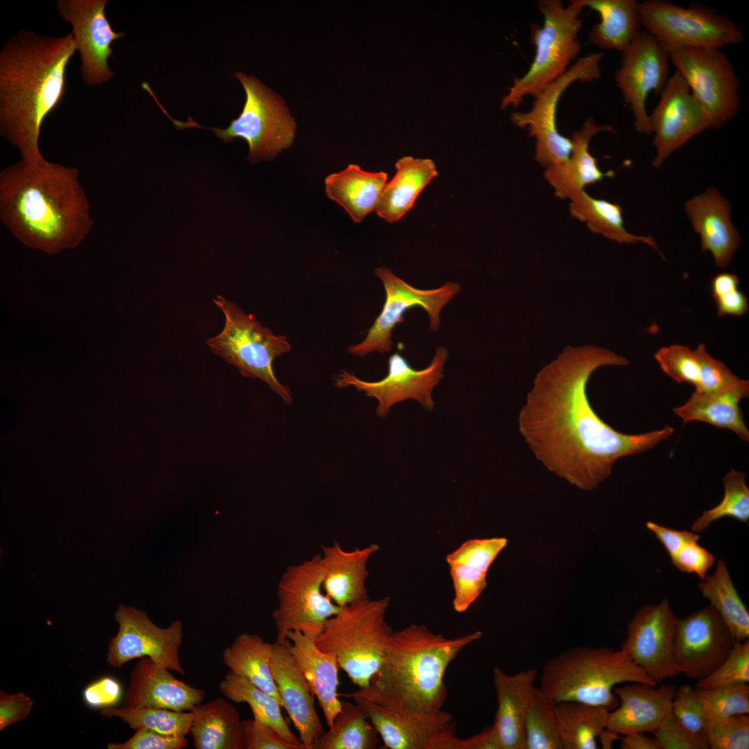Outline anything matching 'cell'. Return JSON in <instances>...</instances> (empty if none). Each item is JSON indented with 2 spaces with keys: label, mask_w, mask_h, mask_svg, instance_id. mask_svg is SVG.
<instances>
[{
  "label": "cell",
  "mask_w": 749,
  "mask_h": 749,
  "mask_svg": "<svg viewBox=\"0 0 749 749\" xmlns=\"http://www.w3.org/2000/svg\"><path fill=\"white\" fill-rule=\"evenodd\" d=\"M629 361L592 345L567 346L537 374L519 411L520 433L551 472L583 490L597 488L620 458L643 453L668 439L675 429L628 434L600 418L587 395L592 374Z\"/></svg>",
  "instance_id": "cell-1"
},
{
  "label": "cell",
  "mask_w": 749,
  "mask_h": 749,
  "mask_svg": "<svg viewBox=\"0 0 749 749\" xmlns=\"http://www.w3.org/2000/svg\"><path fill=\"white\" fill-rule=\"evenodd\" d=\"M78 171L21 157L0 173V219L26 246L49 255L77 247L93 226Z\"/></svg>",
  "instance_id": "cell-2"
},
{
  "label": "cell",
  "mask_w": 749,
  "mask_h": 749,
  "mask_svg": "<svg viewBox=\"0 0 749 749\" xmlns=\"http://www.w3.org/2000/svg\"><path fill=\"white\" fill-rule=\"evenodd\" d=\"M77 51L71 33L60 37L19 31L0 51V135L21 157L42 156L41 127L59 105L67 65Z\"/></svg>",
  "instance_id": "cell-3"
},
{
  "label": "cell",
  "mask_w": 749,
  "mask_h": 749,
  "mask_svg": "<svg viewBox=\"0 0 749 749\" xmlns=\"http://www.w3.org/2000/svg\"><path fill=\"white\" fill-rule=\"evenodd\" d=\"M482 635L477 630L447 638L415 623L394 631L370 686L338 696L361 697L401 712H439L447 696L448 666Z\"/></svg>",
  "instance_id": "cell-4"
},
{
  "label": "cell",
  "mask_w": 749,
  "mask_h": 749,
  "mask_svg": "<svg viewBox=\"0 0 749 749\" xmlns=\"http://www.w3.org/2000/svg\"><path fill=\"white\" fill-rule=\"evenodd\" d=\"M540 682V689L556 703L580 702L609 711L619 705L615 686L657 685L622 650L603 646H575L560 652L544 662Z\"/></svg>",
  "instance_id": "cell-5"
},
{
  "label": "cell",
  "mask_w": 749,
  "mask_h": 749,
  "mask_svg": "<svg viewBox=\"0 0 749 749\" xmlns=\"http://www.w3.org/2000/svg\"><path fill=\"white\" fill-rule=\"evenodd\" d=\"M390 601L389 596L367 599L341 608L315 639L320 650L336 656L359 689L370 686L393 635L385 619Z\"/></svg>",
  "instance_id": "cell-6"
},
{
  "label": "cell",
  "mask_w": 749,
  "mask_h": 749,
  "mask_svg": "<svg viewBox=\"0 0 749 749\" xmlns=\"http://www.w3.org/2000/svg\"><path fill=\"white\" fill-rule=\"evenodd\" d=\"M213 302L225 320L221 332L206 341L209 350L236 368L243 377L261 380L286 404H291V390L277 379L273 368L274 359L291 350L287 337L275 335L253 315L221 295Z\"/></svg>",
  "instance_id": "cell-7"
},
{
  "label": "cell",
  "mask_w": 749,
  "mask_h": 749,
  "mask_svg": "<svg viewBox=\"0 0 749 749\" xmlns=\"http://www.w3.org/2000/svg\"><path fill=\"white\" fill-rule=\"evenodd\" d=\"M537 4L544 19L542 26L531 25L535 55L527 72L522 78H515L502 99V109L519 106L528 95L537 96L567 71L580 49L578 35L583 26L580 17L583 8L571 3L565 7L560 0H540Z\"/></svg>",
  "instance_id": "cell-8"
},
{
  "label": "cell",
  "mask_w": 749,
  "mask_h": 749,
  "mask_svg": "<svg viewBox=\"0 0 749 749\" xmlns=\"http://www.w3.org/2000/svg\"><path fill=\"white\" fill-rule=\"evenodd\" d=\"M234 76L246 92L242 112L225 129H209L226 143L236 138L246 140L251 162L271 160L293 144L295 122L282 99L260 80L241 72Z\"/></svg>",
  "instance_id": "cell-9"
},
{
  "label": "cell",
  "mask_w": 749,
  "mask_h": 749,
  "mask_svg": "<svg viewBox=\"0 0 749 749\" xmlns=\"http://www.w3.org/2000/svg\"><path fill=\"white\" fill-rule=\"evenodd\" d=\"M639 11L641 25L663 46L722 49L744 40L740 27L707 7L647 0Z\"/></svg>",
  "instance_id": "cell-10"
},
{
  "label": "cell",
  "mask_w": 749,
  "mask_h": 749,
  "mask_svg": "<svg viewBox=\"0 0 749 749\" xmlns=\"http://www.w3.org/2000/svg\"><path fill=\"white\" fill-rule=\"evenodd\" d=\"M663 47L712 128H721L737 115L741 105L740 84L721 49Z\"/></svg>",
  "instance_id": "cell-11"
},
{
  "label": "cell",
  "mask_w": 749,
  "mask_h": 749,
  "mask_svg": "<svg viewBox=\"0 0 749 749\" xmlns=\"http://www.w3.org/2000/svg\"><path fill=\"white\" fill-rule=\"evenodd\" d=\"M324 574L320 554L286 567L278 583V607L272 614L275 642H285L293 630L315 640L327 620L340 610L323 591Z\"/></svg>",
  "instance_id": "cell-12"
},
{
  "label": "cell",
  "mask_w": 749,
  "mask_h": 749,
  "mask_svg": "<svg viewBox=\"0 0 749 749\" xmlns=\"http://www.w3.org/2000/svg\"><path fill=\"white\" fill-rule=\"evenodd\" d=\"M603 53H592L579 58L554 81L545 87L535 98L527 112H515L511 121L517 126L526 128L535 140V160L548 169L565 163L572 149L570 138L561 135L557 128L556 112L558 101L565 91L574 83L592 82L601 78L600 61Z\"/></svg>",
  "instance_id": "cell-13"
},
{
  "label": "cell",
  "mask_w": 749,
  "mask_h": 749,
  "mask_svg": "<svg viewBox=\"0 0 749 749\" xmlns=\"http://www.w3.org/2000/svg\"><path fill=\"white\" fill-rule=\"evenodd\" d=\"M375 275L384 285L386 300L381 313L363 341L347 348L348 352L359 356L374 352H390L393 346V329L404 321V313L414 307L424 309L430 320L429 328L437 331L442 309L460 291V286L452 282H447L434 289H420L408 284L385 266L377 268Z\"/></svg>",
  "instance_id": "cell-14"
},
{
  "label": "cell",
  "mask_w": 749,
  "mask_h": 749,
  "mask_svg": "<svg viewBox=\"0 0 749 749\" xmlns=\"http://www.w3.org/2000/svg\"><path fill=\"white\" fill-rule=\"evenodd\" d=\"M114 619L119 628L108 644L106 660L110 666L121 669L130 660L148 657L159 666L184 674L179 655L183 639L181 621L160 628L143 610L123 605L118 606Z\"/></svg>",
  "instance_id": "cell-15"
},
{
  "label": "cell",
  "mask_w": 749,
  "mask_h": 749,
  "mask_svg": "<svg viewBox=\"0 0 749 749\" xmlns=\"http://www.w3.org/2000/svg\"><path fill=\"white\" fill-rule=\"evenodd\" d=\"M447 356V348L438 347L429 365L422 370H415L396 352L389 356L388 374L382 379L367 381L341 370L333 378L334 386L338 388L354 386L367 396L377 399L379 404L376 413L381 417L388 415L393 405L411 399L431 411L435 405L431 392L443 378Z\"/></svg>",
  "instance_id": "cell-16"
},
{
  "label": "cell",
  "mask_w": 749,
  "mask_h": 749,
  "mask_svg": "<svg viewBox=\"0 0 749 749\" xmlns=\"http://www.w3.org/2000/svg\"><path fill=\"white\" fill-rule=\"evenodd\" d=\"M374 726L389 749H463L451 715L401 712L361 697L352 698Z\"/></svg>",
  "instance_id": "cell-17"
},
{
  "label": "cell",
  "mask_w": 749,
  "mask_h": 749,
  "mask_svg": "<svg viewBox=\"0 0 749 749\" xmlns=\"http://www.w3.org/2000/svg\"><path fill=\"white\" fill-rule=\"evenodd\" d=\"M107 0H58L60 18L69 23L79 52L80 74L88 86L108 82L113 76L108 59L113 57L112 44L126 37L112 28L105 15Z\"/></svg>",
  "instance_id": "cell-18"
},
{
  "label": "cell",
  "mask_w": 749,
  "mask_h": 749,
  "mask_svg": "<svg viewBox=\"0 0 749 749\" xmlns=\"http://www.w3.org/2000/svg\"><path fill=\"white\" fill-rule=\"evenodd\" d=\"M614 80L630 109L636 130L650 134L646 103L650 93L660 94L669 76V58L660 42L641 31L623 52Z\"/></svg>",
  "instance_id": "cell-19"
},
{
  "label": "cell",
  "mask_w": 749,
  "mask_h": 749,
  "mask_svg": "<svg viewBox=\"0 0 749 749\" xmlns=\"http://www.w3.org/2000/svg\"><path fill=\"white\" fill-rule=\"evenodd\" d=\"M734 640L715 609L709 605L677 619L673 666L678 674L700 680L714 671L730 652Z\"/></svg>",
  "instance_id": "cell-20"
},
{
  "label": "cell",
  "mask_w": 749,
  "mask_h": 749,
  "mask_svg": "<svg viewBox=\"0 0 749 749\" xmlns=\"http://www.w3.org/2000/svg\"><path fill=\"white\" fill-rule=\"evenodd\" d=\"M676 619L666 599L642 606L620 647L656 684L678 674L673 657Z\"/></svg>",
  "instance_id": "cell-21"
},
{
  "label": "cell",
  "mask_w": 749,
  "mask_h": 749,
  "mask_svg": "<svg viewBox=\"0 0 749 749\" xmlns=\"http://www.w3.org/2000/svg\"><path fill=\"white\" fill-rule=\"evenodd\" d=\"M660 95L658 104L648 114L655 148L652 164L657 168L689 140L712 128L688 85L677 71L669 76Z\"/></svg>",
  "instance_id": "cell-22"
},
{
  "label": "cell",
  "mask_w": 749,
  "mask_h": 749,
  "mask_svg": "<svg viewBox=\"0 0 749 749\" xmlns=\"http://www.w3.org/2000/svg\"><path fill=\"white\" fill-rule=\"evenodd\" d=\"M270 670L286 709L304 749L325 732L316 710L314 695L289 647L288 639L273 644Z\"/></svg>",
  "instance_id": "cell-23"
},
{
  "label": "cell",
  "mask_w": 749,
  "mask_h": 749,
  "mask_svg": "<svg viewBox=\"0 0 749 749\" xmlns=\"http://www.w3.org/2000/svg\"><path fill=\"white\" fill-rule=\"evenodd\" d=\"M675 691L673 685L656 687L642 682H627L614 688L619 705L609 712L606 730L618 735L652 733L671 714Z\"/></svg>",
  "instance_id": "cell-24"
},
{
  "label": "cell",
  "mask_w": 749,
  "mask_h": 749,
  "mask_svg": "<svg viewBox=\"0 0 749 749\" xmlns=\"http://www.w3.org/2000/svg\"><path fill=\"white\" fill-rule=\"evenodd\" d=\"M205 691L176 678L170 670L150 658H139L132 669L125 694V705L191 711L201 703Z\"/></svg>",
  "instance_id": "cell-25"
},
{
  "label": "cell",
  "mask_w": 749,
  "mask_h": 749,
  "mask_svg": "<svg viewBox=\"0 0 749 749\" xmlns=\"http://www.w3.org/2000/svg\"><path fill=\"white\" fill-rule=\"evenodd\" d=\"M685 210L700 238L703 252H709L716 266L725 268L740 243V235L731 221L729 202L714 187L685 203Z\"/></svg>",
  "instance_id": "cell-26"
},
{
  "label": "cell",
  "mask_w": 749,
  "mask_h": 749,
  "mask_svg": "<svg viewBox=\"0 0 749 749\" xmlns=\"http://www.w3.org/2000/svg\"><path fill=\"white\" fill-rule=\"evenodd\" d=\"M537 675L534 669L508 674L494 668L497 709L491 728L500 749H524V722Z\"/></svg>",
  "instance_id": "cell-27"
},
{
  "label": "cell",
  "mask_w": 749,
  "mask_h": 749,
  "mask_svg": "<svg viewBox=\"0 0 749 749\" xmlns=\"http://www.w3.org/2000/svg\"><path fill=\"white\" fill-rule=\"evenodd\" d=\"M321 549L325 594L341 608L369 599L365 587L369 574L367 564L379 551V546L371 544L347 551L335 540L331 545H322Z\"/></svg>",
  "instance_id": "cell-28"
},
{
  "label": "cell",
  "mask_w": 749,
  "mask_h": 749,
  "mask_svg": "<svg viewBox=\"0 0 749 749\" xmlns=\"http://www.w3.org/2000/svg\"><path fill=\"white\" fill-rule=\"evenodd\" d=\"M601 132H615L609 124H597L592 117L587 118L581 128L573 132L571 140L572 149L570 157L565 163L546 169L545 180L560 199H571L584 190L585 187L601 182L605 178H612L613 171L603 173L598 166L597 160L589 151L592 138Z\"/></svg>",
  "instance_id": "cell-29"
},
{
  "label": "cell",
  "mask_w": 749,
  "mask_h": 749,
  "mask_svg": "<svg viewBox=\"0 0 749 749\" xmlns=\"http://www.w3.org/2000/svg\"><path fill=\"white\" fill-rule=\"evenodd\" d=\"M289 647L302 671L313 694L317 698L328 728L341 710L337 693L339 665L334 654L320 650L315 640L302 632L287 633Z\"/></svg>",
  "instance_id": "cell-30"
},
{
  "label": "cell",
  "mask_w": 749,
  "mask_h": 749,
  "mask_svg": "<svg viewBox=\"0 0 749 749\" xmlns=\"http://www.w3.org/2000/svg\"><path fill=\"white\" fill-rule=\"evenodd\" d=\"M749 395V381L739 379L729 387L713 393L694 392L673 413L685 424L703 422L719 429L732 431L746 442L749 441V430L743 420L739 403Z\"/></svg>",
  "instance_id": "cell-31"
},
{
  "label": "cell",
  "mask_w": 749,
  "mask_h": 749,
  "mask_svg": "<svg viewBox=\"0 0 749 749\" xmlns=\"http://www.w3.org/2000/svg\"><path fill=\"white\" fill-rule=\"evenodd\" d=\"M570 3L599 13L601 20L590 29L588 40L601 49L623 53L641 32L636 0H571Z\"/></svg>",
  "instance_id": "cell-32"
},
{
  "label": "cell",
  "mask_w": 749,
  "mask_h": 749,
  "mask_svg": "<svg viewBox=\"0 0 749 749\" xmlns=\"http://www.w3.org/2000/svg\"><path fill=\"white\" fill-rule=\"evenodd\" d=\"M386 173L368 172L356 164L326 177L327 197L342 206L355 223L376 210L387 184Z\"/></svg>",
  "instance_id": "cell-33"
},
{
  "label": "cell",
  "mask_w": 749,
  "mask_h": 749,
  "mask_svg": "<svg viewBox=\"0 0 749 749\" xmlns=\"http://www.w3.org/2000/svg\"><path fill=\"white\" fill-rule=\"evenodd\" d=\"M191 712L190 729L196 749H244L242 720L223 698L198 704Z\"/></svg>",
  "instance_id": "cell-34"
},
{
  "label": "cell",
  "mask_w": 749,
  "mask_h": 749,
  "mask_svg": "<svg viewBox=\"0 0 749 749\" xmlns=\"http://www.w3.org/2000/svg\"><path fill=\"white\" fill-rule=\"evenodd\" d=\"M395 167V175L386 184L375 210L390 223L402 218L423 189L438 175L429 159L404 157L396 162Z\"/></svg>",
  "instance_id": "cell-35"
},
{
  "label": "cell",
  "mask_w": 749,
  "mask_h": 749,
  "mask_svg": "<svg viewBox=\"0 0 749 749\" xmlns=\"http://www.w3.org/2000/svg\"><path fill=\"white\" fill-rule=\"evenodd\" d=\"M273 649V644L264 642L259 635L242 633L224 649L223 661L230 671L248 679L274 697L283 707L270 670Z\"/></svg>",
  "instance_id": "cell-36"
},
{
  "label": "cell",
  "mask_w": 749,
  "mask_h": 749,
  "mask_svg": "<svg viewBox=\"0 0 749 749\" xmlns=\"http://www.w3.org/2000/svg\"><path fill=\"white\" fill-rule=\"evenodd\" d=\"M570 214L585 223L589 230L596 234L620 243H644L655 250L657 246L650 236H638L624 227L622 208L617 203L597 199L583 190L570 199Z\"/></svg>",
  "instance_id": "cell-37"
},
{
  "label": "cell",
  "mask_w": 749,
  "mask_h": 749,
  "mask_svg": "<svg viewBox=\"0 0 749 749\" xmlns=\"http://www.w3.org/2000/svg\"><path fill=\"white\" fill-rule=\"evenodd\" d=\"M556 717L563 749H596L606 729L609 710L575 701L556 703Z\"/></svg>",
  "instance_id": "cell-38"
},
{
  "label": "cell",
  "mask_w": 749,
  "mask_h": 749,
  "mask_svg": "<svg viewBox=\"0 0 749 749\" xmlns=\"http://www.w3.org/2000/svg\"><path fill=\"white\" fill-rule=\"evenodd\" d=\"M704 598L719 614L734 642L749 637V612L731 579L726 562L720 560L713 575L698 584Z\"/></svg>",
  "instance_id": "cell-39"
},
{
  "label": "cell",
  "mask_w": 749,
  "mask_h": 749,
  "mask_svg": "<svg viewBox=\"0 0 749 749\" xmlns=\"http://www.w3.org/2000/svg\"><path fill=\"white\" fill-rule=\"evenodd\" d=\"M218 689L230 700L247 703L252 715L272 727L286 741L304 747L300 739L291 730L281 711V705L243 676L229 671L220 682Z\"/></svg>",
  "instance_id": "cell-40"
},
{
  "label": "cell",
  "mask_w": 749,
  "mask_h": 749,
  "mask_svg": "<svg viewBox=\"0 0 749 749\" xmlns=\"http://www.w3.org/2000/svg\"><path fill=\"white\" fill-rule=\"evenodd\" d=\"M341 704L333 725L313 743L312 749L377 748L379 735L363 709L355 702L343 700Z\"/></svg>",
  "instance_id": "cell-41"
},
{
  "label": "cell",
  "mask_w": 749,
  "mask_h": 749,
  "mask_svg": "<svg viewBox=\"0 0 749 749\" xmlns=\"http://www.w3.org/2000/svg\"><path fill=\"white\" fill-rule=\"evenodd\" d=\"M101 714L105 718L116 717L135 730L147 728L163 734L178 737H185L190 732L193 718L191 711L185 712L125 705L120 707L103 709Z\"/></svg>",
  "instance_id": "cell-42"
},
{
  "label": "cell",
  "mask_w": 749,
  "mask_h": 749,
  "mask_svg": "<svg viewBox=\"0 0 749 749\" xmlns=\"http://www.w3.org/2000/svg\"><path fill=\"white\" fill-rule=\"evenodd\" d=\"M556 705L540 687L534 688L524 722V749H563Z\"/></svg>",
  "instance_id": "cell-43"
},
{
  "label": "cell",
  "mask_w": 749,
  "mask_h": 749,
  "mask_svg": "<svg viewBox=\"0 0 749 749\" xmlns=\"http://www.w3.org/2000/svg\"><path fill=\"white\" fill-rule=\"evenodd\" d=\"M724 495L721 501L714 508L703 511L691 525V531L700 533L712 523L723 517H732L745 524L749 520V488L746 475L740 471L731 470L723 478Z\"/></svg>",
  "instance_id": "cell-44"
},
{
  "label": "cell",
  "mask_w": 749,
  "mask_h": 749,
  "mask_svg": "<svg viewBox=\"0 0 749 749\" xmlns=\"http://www.w3.org/2000/svg\"><path fill=\"white\" fill-rule=\"evenodd\" d=\"M701 736L710 749H748L749 717L706 716Z\"/></svg>",
  "instance_id": "cell-45"
},
{
  "label": "cell",
  "mask_w": 749,
  "mask_h": 749,
  "mask_svg": "<svg viewBox=\"0 0 749 749\" xmlns=\"http://www.w3.org/2000/svg\"><path fill=\"white\" fill-rule=\"evenodd\" d=\"M698 691L706 716L728 717L749 713L748 683L731 684Z\"/></svg>",
  "instance_id": "cell-46"
},
{
  "label": "cell",
  "mask_w": 749,
  "mask_h": 749,
  "mask_svg": "<svg viewBox=\"0 0 749 749\" xmlns=\"http://www.w3.org/2000/svg\"><path fill=\"white\" fill-rule=\"evenodd\" d=\"M749 682V639L734 642L718 666L707 676L697 680L696 688L709 689L736 683Z\"/></svg>",
  "instance_id": "cell-47"
},
{
  "label": "cell",
  "mask_w": 749,
  "mask_h": 749,
  "mask_svg": "<svg viewBox=\"0 0 749 749\" xmlns=\"http://www.w3.org/2000/svg\"><path fill=\"white\" fill-rule=\"evenodd\" d=\"M662 370L678 384L698 383L699 363L696 350L673 344L660 348L654 354Z\"/></svg>",
  "instance_id": "cell-48"
},
{
  "label": "cell",
  "mask_w": 749,
  "mask_h": 749,
  "mask_svg": "<svg viewBox=\"0 0 749 749\" xmlns=\"http://www.w3.org/2000/svg\"><path fill=\"white\" fill-rule=\"evenodd\" d=\"M454 586L453 607L457 612H464L479 597L486 587L487 573L463 563L449 565Z\"/></svg>",
  "instance_id": "cell-49"
},
{
  "label": "cell",
  "mask_w": 749,
  "mask_h": 749,
  "mask_svg": "<svg viewBox=\"0 0 749 749\" xmlns=\"http://www.w3.org/2000/svg\"><path fill=\"white\" fill-rule=\"evenodd\" d=\"M507 544L504 537L472 539L447 555L448 565L463 563L488 572L498 554Z\"/></svg>",
  "instance_id": "cell-50"
},
{
  "label": "cell",
  "mask_w": 749,
  "mask_h": 749,
  "mask_svg": "<svg viewBox=\"0 0 749 749\" xmlns=\"http://www.w3.org/2000/svg\"><path fill=\"white\" fill-rule=\"evenodd\" d=\"M671 714L689 732L702 737L706 713L696 687L682 685L676 689L671 703Z\"/></svg>",
  "instance_id": "cell-51"
},
{
  "label": "cell",
  "mask_w": 749,
  "mask_h": 749,
  "mask_svg": "<svg viewBox=\"0 0 749 749\" xmlns=\"http://www.w3.org/2000/svg\"><path fill=\"white\" fill-rule=\"evenodd\" d=\"M699 363V374L695 392L713 393L722 390L739 378L721 361L713 358L707 351L705 344L695 349Z\"/></svg>",
  "instance_id": "cell-52"
},
{
  "label": "cell",
  "mask_w": 749,
  "mask_h": 749,
  "mask_svg": "<svg viewBox=\"0 0 749 749\" xmlns=\"http://www.w3.org/2000/svg\"><path fill=\"white\" fill-rule=\"evenodd\" d=\"M652 734L662 749H707L702 737L686 729L671 714Z\"/></svg>",
  "instance_id": "cell-53"
},
{
  "label": "cell",
  "mask_w": 749,
  "mask_h": 749,
  "mask_svg": "<svg viewBox=\"0 0 749 749\" xmlns=\"http://www.w3.org/2000/svg\"><path fill=\"white\" fill-rule=\"evenodd\" d=\"M244 749H300L284 740L269 725L253 716L242 720Z\"/></svg>",
  "instance_id": "cell-54"
},
{
  "label": "cell",
  "mask_w": 749,
  "mask_h": 749,
  "mask_svg": "<svg viewBox=\"0 0 749 749\" xmlns=\"http://www.w3.org/2000/svg\"><path fill=\"white\" fill-rule=\"evenodd\" d=\"M185 737L169 736L147 728L137 729L123 743H110L108 749H182L187 746Z\"/></svg>",
  "instance_id": "cell-55"
},
{
  "label": "cell",
  "mask_w": 749,
  "mask_h": 749,
  "mask_svg": "<svg viewBox=\"0 0 749 749\" xmlns=\"http://www.w3.org/2000/svg\"><path fill=\"white\" fill-rule=\"evenodd\" d=\"M671 560L680 571L694 574L703 580L714 563L715 558L700 546L698 541H692L685 544Z\"/></svg>",
  "instance_id": "cell-56"
},
{
  "label": "cell",
  "mask_w": 749,
  "mask_h": 749,
  "mask_svg": "<svg viewBox=\"0 0 749 749\" xmlns=\"http://www.w3.org/2000/svg\"><path fill=\"white\" fill-rule=\"evenodd\" d=\"M122 697L119 682L110 676L102 677L88 685L83 693L85 704L101 709L115 707Z\"/></svg>",
  "instance_id": "cell-57"
},
{
  "label": "cell",
  "mask_w": 749,
  "mask_h": 749,
  "mask_svg": "<svg viewBox=\"0 0 749 749\" xmlns=\"http://www.w3.org/2000/svg\"><path fill=\"white\" fill-rule=\"evenodd\" d=\"M33 706L32 699L23 692L8 694L0 691V730L25 719Z\"/></svg>",
  "instance_id": "cell-58"
},
{
  "label": "cell",
  "mask_w": 749,
  "mask_h": 749,
  "mask_svg": "<svg viewBox=\"0 0 749 749\" xmlns=\"http://www.w3.org/2000/svg\"><path fill=\"white\" fill-rule=\"evenodd\" d=\"M646 526L662 544L670 558H672L687 543L698 541L700 539V536L696 533L667 528L653 522H647Z\"/></svg>",
  "instance_id": "cell-59"
},
{
  "label": "cell",
  "mask_w": 749,
  "mask_h": 749,
  "mask_svg": "<svg viewBox=\"0 0 749 749\" xmlns=\"http://www.w3.org/2000/svg\"><path fill=\"white\" fill-rule=\"evenodd\" d=\"M717 314L723 316H741L748 311V302L745 294L737 289L723 296L715 298Z\"/></svg>",
  "instance_id": "cell-60"
},
{
  "label": "cell",
  "mask_w": 749,
  "mask_h": 749,
  "mask_svg": "<svg viewBox=\"0 0 749 749\" xmlns=\"http://www.w3.org/2000/svg\"><path fill=\"white\" fill-rule=\"evenodd\" d=\"M645 732H634L623 735L620 748L622 749H662L657 739L647 736Z\"/></svg>",
  "instance_id": "cell-61"
},
{
  "label": "cell",
  "mask_w": 749,
  "mask_h": 749,
  "mask_svg": "<svg viewBox=\"0 0 749 749\" xmlns=\"http://www.w3.org/2000/svg\"><path fill=\"white\" fill-rule=\"evenodd\" d=\"M463 749H500L491 726L477 734L463 739Z\"/></svg>",
  "instance_id": "cell-62"
},
{
  "label": "cell",
  "mask_w": 749,
  "mask_h": 749,
  "mask_svg": "<svg viewBox=\"0 0 749 749\" xmlns=\"http://www.w3.org/2000/svg\"><path fill=\"white\" fill-rule=\"evenodd\" d=\"M739 277L732 273H721L716 275L712 281V295L715 298L723 296L738 289Z\"/></svg>",
  "instance_id": "cell-63"
}]
</instances>
